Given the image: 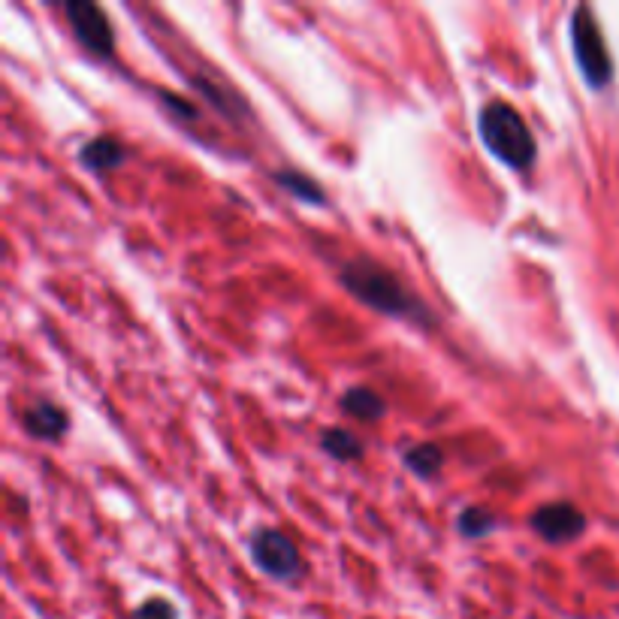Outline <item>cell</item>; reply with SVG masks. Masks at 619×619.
I'll return each mask as SVG.
<instances>
[{
  "instance_id": "5bb4252c",
  "label": "cell",
  "mask_w": 619,
  "mask_h": 619,
  "mask_svg": "<svg viewBox=\"0 0 619 619\" xmlns=\"http://www.w3.org/2000/svg\"><path fill=\"white\" fill-rule=\"evenodd\" d=\"M130 619H176V607L167 598H151L139 604Z\"/></svg>"
},
{
  "instance_id": "5b68a950",
  "label": "cell",
  "mask_w": 619,
  "mask_h": 619,
  "mask_svg": "<svg viewBox=\"0 0 619 619\" xmlns=\"http://www.w3.org/2000/svg\"><path fill=\"white\" fill-rule=\"evenodd\" d=\"M64 13H67L70 31L76 34V40H79L91 55H100V58H109V55H112V49H115V34H112L109 16L103 13V7L88 4V0H70V4L64 7Z\"/></svg>"
},
{
  "instance_id": "3957f363",
  "label": "cell",
  "mask_w": 619,
  "mask_h": 619,
  "mask_svg": "<svg viewBox=\"0 0 619 619\" xmlns=\"http://www.w3.org/2000/svg\"><path fill=\"white\" fill-rule=\"evenodd\" d=\"M571 49H574V61H577L586 85L604 88L613 76V64H610L604 37H601L589 7H577L571 13Z\"/></svg>"
},
{
  "instance_id": "7c38bea8",
  "label": "cell",
  "mask_w": 619,
  "mask_h": 619,
  "mask_svg": "<svg viewBox=\"0 0 619 619\" xmlns=\"http://www.w3.org/2000/svg\"><path fill=\"white\" fill-rule=\"evenodd\" d=\"M275 182H278L281 188H287L293 197L305 200V203H324V188H321L315 179H305V176L296 173V170H290V173H278Z\"/></svg>"
},
{
  "instance_id": "8992f818",
  "label": "cell",
  "mask_w": 619,
  "mask_h": 619,
  "mask_svg": "<svg viewBox=\"0 0 619 619\" xmlns=\"http://www.w3.org/2000/svg\"><path fill=\"white\" fill-rule=\"evenodd\" d=\"M532 529L550 544H565L583 535L586 517L571 502H550L532 514Z\"/></svg>"
},
{
  "instance_id": "4fadbf2b",
  "label": "cell",
  "mask_w": 619,
  "mask_h": 619,
  "mask_svg": "<svg viewBox=\"0 0 619 619\" xmlns=\"http://www.w3.org/2000/svg\"><path fill=\"white\" fill-rule=\"evenodd\" d=\"M459 532L466 538H484L496 529V517L487 508H466L459 514Z\"/></svg>"
},
{
  "instance_id": "ba28073f",
  "label": "cell",
  "mask_w": 619,
  "mask_h": 619,
  "mask_svg": "<svg viewBox=\"0 0 619 619\" xmlns=\"http://www.w3.org/2000/svg\"><path fill=\"white\" fill-rule=\"evenodd\" d=\"M79 161L91 173H109L124 161V148L112 136H97L85 142V148L79 151Z\"/></svg>"
},
{
  "instance_id": "9c48e42d",
  "label": "cell",
  "mask_w": 619,
  "mask_h": 619,
  "mask_svg": "<svg viewBox=\"0 0 619 619\" xmlns=\"http://www.w3.org/2000/svg\"><path fill=\"white\" fill-rule=\"evenodd\" d=\"M342 408L351 414V417H357V420H366V423H372V420H381L384 417V399L375 393V390H369V387H354V390H348L345 396H342Z\"/></svg>"
},
{
  "instance_id": "6da1fadb",
  "label": "cell",
  "mask_w": 619,
  "mask_h": 619,
  "mask_svg": "<svg viewBox=\"0 0 619 619\" xmlns=\"http://www.w3.org/2000/svg\"><path fill=\"white\" fill-rule=\"evenodd\" d=\"M339 278H342L345 290L354 299H360L363 305L375 308V312L390 315V318H408V321L429 324L426 305H420L399 284V278L390 269H384L381 263H375V260H351V263H345Z\"/></svg>"
},
{
  "instance_id": "277c9868",
  "label": "cell",
  "mask_w": 619,
  "mask_h": 619,
  "mask_svg": "<svg viewBox=\"0 0 619 619\" xmlns=\"http://www.w3.org/2000/svg\"><path fill=\"white\" fill-rule=\"evenodd\" d=\"M251 559L257 562V568L275 580H293L302 571V559L296 544L275 532V529H257L251 538Z\"/></svg>"
},
{
  "instance_id": "30bf717a",
  "label": "cell",
  "mask_w": 619,
  "mask_h": 619,
  "mask_svg": "<svg viewBox=\"0 0 619 619\" xmlns=\"http://www.w3.org/2000/svg\"><path fill=\"white\" fill-rule=\"evenodd\" d=\"M405 466L417 475V478H435L444 466V453L435 444H417L405 453Z\"/></svg>"
},
{
  "instance_id": "7a4b0ae2",
  "label": "cell",
  "mask_w": 619,
  "mask_h": 619,
  "mask_svg": "<svg viewBox=\"0 0 619 619\" xmlns=\"http://www.w3.org/2000/svg\"><path fill=\"white\" fill-rule=\"evenodd\" d=\"M481 139L493 158H499L511 170H529L535 164V136L523 115L502 100H493L481 109L478 118Z\"/></svg>"
},
{
  "instance_id": "52a82bcc",
  "label": "cell",
  "mask_w": 619,
  "mask_h": 619,
  "mask_svg": "<svg viewBox=\"0 0 619 619\" xmlns=\"http://www.w3.org/2000/svg\"><path fill=\"white\" fill-rule=\"evenodd\" d=\"M22 423L25 429L34 435V438H43V441H55L67 432V414L55 405V402H37L31 405L25 414H22Z\"/></svg>"
},
{
  "instance_id": "8fae6325",
  "label": "cell",
  "mask_w": 619,
  "mask_h": 619,
  "mask_svg": "<svg viewBox=\"0 0 619 619\" xmlns=\"http://www.w3.org/2000/svg\"><path fill=\"white\" fill-rule=\"evenodd\" d=\"M321 444H324V450H327L330 456L345 459V462L363 456V444H360L351 432H345V429H327L324 438H321Z\"/></svg>"
}]
</instances>
